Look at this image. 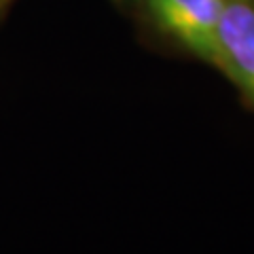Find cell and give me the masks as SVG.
Segmentation results:
<instances>
[{
  "label": "cell",
  "instance_id": "6da1fadb",
  "mask_svg": "<svg viewBox=\"0 0 254 254\" xmlns=\"http://www.w3.org/2000/svg\"><path fill=\"white\" fill-rule=\"evenodd\" d=\"M227 0H140L159 28L201 62L220 68L218 26Z\"/></svg>",
  "mask_w": 254,
  "mask_h": 254
},
{
  "label": "cell",
  "instance_id": "7a4b0ae2",
  "mask_svg": "<svg viewBox=\"0 0 254 254\" xmlns=\"http://www.w3.org/2000/svg\"><path fill=\"white\" fill-rule=\"evenodd\" d=\"M220 72L254 104V0H227L218 26Z\"/></svg>",
  "mask_w": 254,
  "mask_h": 254
},
{
  "label": "cell",
  "instance_id": "3957f363",
  "mask_svg": "<svg viewBox=\"0 0 254 254\" xmlns=\"http://www.w3.org/2000/svg\"><path fill=\"white\" fill-rule=\"evenodd\" d=\"M9 2H11V0H0V11H2V9H4V6H6V4H9Z\"/></svg>",
  "mask_w": 254,
  "mask_h": 254
}]
</instances>
